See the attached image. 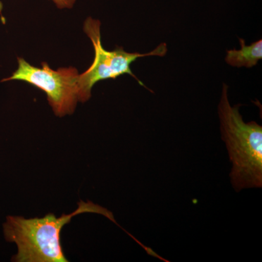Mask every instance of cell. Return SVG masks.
Returning a JSON list of instances; mask_svg holds the SVG:
<instances>
[{"mask_svg": "<svg viewBox=\"0 0 262 262\" xmlns=\"http://www.w3.org/2000/svg\"><path fill=\"white\" fill-rule=\"evenodd\" d=\"M239 106L231 104L228 86L224 83L218 115L232 164L229 179L236 192L262 187V126L255 121L245 122Z\"/></svg>", "mask_w": 262, "mask_h": 262, "instance_id": "6da1fadb", "label": "cell"}, {"mask_svg": "<svg viewBox=\"0 0 262 262\" xmlns=\"http://www.w3.org/2000/svg\"><path fill=\"white\" fill-rule=\"evenodd\" d=\"M84 213H97L117 223L113 212L93 202L80 201L78 208L70 214L56 217L53 213L43 218L25 219L10 216L5 224L7 239L14 242L18 253L13 261L18 262H67L61 243L63 226L75 215Z\"/></svg>", "mask_w": 262, "mask_h": 262, "instance_id": "7a4b0ae2", "label": "cell"}, {"mask_svg": "<svg viewBox=\"0 0 262 262\" xmlns=\"http://www.w3.org/2000/svg\"><path fill=\"white\" fill-rule=\"evenodd\" d=\"M83 30L94 46V59L91 67L79 75V102L84 103L89 101L91 97L93 87L99 81L116 79L123 75H130L140 85L150 91L133 73L130 65L138 58L143 57L165 56L168 51L166 43H161L153 51L143 54L128 53L121 47L115 48L113 51H106L101 43L100 20L89 17L84 21Z\"/></svg>", "mask_w": 262, "mask_h": 262, "instance_id": "3957f363", "label": "cell"}, {"mask_svg": "<svg viewBox=\"0 0 262 262\" xmlns=\"http://www.w3.org/2000/svg\"><path fill=\"white\" fill-rule=\"evenodd\" d=\"M18 69L2 82L24 81L47 95L48 101L56 116L72 115L78 101V70L75 67H62L53 70L46 62L42 67H34L22 58H18Z\"/></svg>", "mask_w": 262, "mask_h": 262, "instance_id": "277c9868", "label": "cell"}, {"mask_svg": "<svg viewBox=\"0 0 262 262\" xmlns=\"http://www.w3.org/2000/svg\"><path fill=\"white\" fill-rule=\"evenodd\" d=\"M241 49L228 50L225 61L229 65L234 67L251 68L257 65L262 58V40L256 41L246 46L242 38H239Z\"/></svg>", "mask_w": 262, "mask_h": 262, "instance_id": "5b68a950", "label": "cell"}, {"mask_svg": "<svg viewBox=\"0 0 262 262\" xmlns=\"http://www.w3.org/2000/svg\"><path fill=\"white\" fill-rule=\"evenodd\" d=\"M52 2L54 3V4L56 5L57 8H60V9H64V8H72V7L75 5L76 0H51ZM3 3L0 2V15L2 16V20H3V23L5 24L4 17L3 16Z\"/></svg>", "mask_w": 262, "mask_h": 262, "instance_id": "8992f818", "label": "cell"}]
</instances>
